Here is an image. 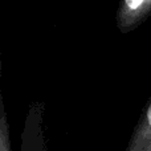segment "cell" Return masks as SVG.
<instances>
[{
  "label": "cell",
  "instance_id": "6da1fadb",
  "mask_svg": "<svg viewBox=\"0 0 151 151\" xmlns=\"http://www.w3.org/2000/svg\"><path fill=\"white\" fill-rule=\"evenodd\" d=\"M127 151H151V104L131 139Z\"/></svg>",
  "mask_w": 151,
  "mask_h": 151
},
{
  "label": "cell",
  "instance_id": "3957f363",
  "mask_svg": "<svg viewBox=\"0 0 151 151\" xmlns=\"http://www.w3.org/2000/svg\"><path fill=\"white\" fill-rule=\"evenodd\" d=\"M147 0H125V8L130 12H137L145 5Z\"/></svg>",
  "mask_w": 151,
  "mask_h": 151
},
{
  "label": "cell",
  "instance_id": "7a4b0ae2",
  "mask_svg": "<svg viewBox=\"0 0 151 151\" xmlns=\"http://www.w3.org/2000/svg\"><path fill=\"white\" fill-rule=\"evenodd\" d=\"M0 151H11L9 141H8V129L5 123V114L3 113L1 118V137H0Z\"/></svg>",
  "mask_w": 151,
  "mask_h": 151
}]
</instances>
